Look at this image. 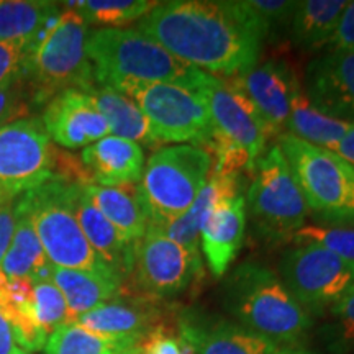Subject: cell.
Instances as JSON below:
<instances>
[{
	"mask_svg": "<svg viewBox=\"0 0 354 354\" xmlns=\"http://www.w3.org/2000/svg\"><path fill=\"white\" fill-rule=\"evenodd\" d=\"M17 209H19L17 228L10 246L0 263V269L8 279L26 277L32 282L51 281L53 264L46 258V253L38 240L32 218L19 201H17Z\"/></svg>",
	"mask_w": 354,
	"mask_h": 354,
	"instance_id": "24",
	"label": "cell"
},
{
	"mask_svg": "<svg viewBox=\"0 0 354 354\" xmlns=\"http://www.w3.org/2000/svg\"><path fill=\"white\" fill-rule=\"evenodd\" d=\"M131 274L136 286L148 297H177L201 277V251L146 232L133 246Z\"/></svg>",
	"mask_w": 354,
	"mask_h": 354,
	"instance_id": "12",
	"label": "cell"
},
{
	"mask_svg": "<svg viewBox=\"0 0 354 354\" xmlns=\"http://www.w3.org/2000/svg\"><path fill=\"white\" fill-rule=\"evenodd\" d=\"M32 312L48 336L59 326L71 323V313L63 292L53 281L33 282Z\"/></svg>",
	"mask_w": 354,
	"mask_h": 354,
	"instance_id": "31",
	"label": "cell"
},
{
	"mask_svg": "<svg viewBox=\"0 0 354 354\" xmlns=\"http://www.w3.org/2000/svg\"><path fill=\"white\" fill-rule=\"evenodd\" d=\"M136 344L130 339L109 338L71 322L48 336L44 354H123Z\"/></svg>",
	"mask_w": 354,
	"mask_h": 354,
	"instance_id": "29",
	"label": "cell"
},
{
	"mask_svg": "<svg viewBox=\"0 0 354 354\" xmlns=\"http://www.w3.org/2000/svg\"><path fill=\"white\" fill-rule=\"evenodd\" d=\"M214 169V158L207 149L192 145L158 148L145 165L136 194L146 220L177 218L184 215Z\"/></svg>",
	"mask_w": 354,
	"mask_h": 354,
	"instance_id": "7",
	"label": "cell"
},
{
	"mask_svg": "<svg viewBox=\"0 0 354 354\" xmlns=\"http://www.w3.org/2000/svg\"><path fill=\"white\" fill-rule=\"evenodd\" d=\"M56 154L41 118L24 117L0 127V202L57 180Z\"/></svg>",
	"mask_w": 354,
	"mask_h": 354,
	"instance_id": "10",
	"label": "cell"
},
{
	"mask_svg": "<svg viewBox=\"0 0 354 354\" xmlns=\"http://www.w3.org/2000/svg\"><path fill=\"white\" fill-rule=\"evenodd\" d=\"M41 122L53 143L66 149L87 148L110 135L109 125L87 92L68 88L48 100Z\"/></svg>",
	"mask_w": 354,
	"mask_h": 354,
	"instance_id": "14",
	"label": "cell"
},
{
	"mask_svg": "<svg viewBox=\"0 0 354 354\" xmlns=\"http://www.w3.org/2000/svg\"><path fill=\"white\" fill-rule=\"evenodd\" d=\"M322 338L333 354H354V290L328 310Z\"/></svg>",
	"mask_w": 354,
	"mask_h": 354,
	"instance_id": "32",
	"label": "cell"
},
{
	"mask_svg": "<svg viewBox=\"0 0 354 354\" xmlns=\"http://www.w3.org/2000/svg\"><path fill=\"white\" fill-rule=\"evenodd\" d=\"M99 109L102 117L107 122L110 135L133 141L140 146H159L148 118L141 112L138 105L122 92L110 87H94L87 92Z\"/></svg>",
	"mask_w": 354,
	"mask_h": 354,
	"instance_id": "23",
	"label": "cell"
},
{
	"mask_svg": "<svg viewBox=\"0 0 354 354\" xmlns=\"http://www.w3.org/2000/svg\"><path fill=\"white\" fill-rule=\"evenodd\" d=\"M136 28L183 63L221 79L258 66L266 38L243 0L159 2Z\"/></svg>",
	"mask_w": 354,
	"mask_h": 354,
	"instance_id": "1",
	"label": "cell"
},
{
	"mask_svg": "<svg viewBox=\"0 0 354 354\" xmlns=\"http://www.w3.org/2000/svg\"><path fill=\"white\" fill-rule=\"evenodd\" d=\"M135 354H194V351L179 333L176 335L161 323L136 344Z\"/></svg>",
	"mask_w": 354,
	"mask_h": 354,
	"instance_id": "36",
	"label": "cell"
},
{
	"mask_svg": "<svg viewBox=\"0 0 354 354\" xmlns=\"http://www.w3.org/2000/svg\"><path fill=\"white\" fill-rule=\"evenodd\" d=\"M284 354H315V353L307 351V349H302V348H287V351Z\"/></svg>",
	"mask_w": 354,
	"mask_h": 354,
	"instance_id": "42",
	"label": "cell"
},
{
	"mask_svg": "<svg viewBox=\"0 0 354 354\" xmlns=\"http://www.w3.org/2000/svg\"><path fill=\"white\" fill-rule=\"evenodd\" d=\"M161 313L149 302L110 300L77 318L79 325L115 339L140 343L159 323Z\"/></svg>",
	"mask_w": 354,
	"mask_h": 354,
	"instance_id": "21",
	"label": "cell"
},
{
	"mask_svg": "<svg viewBox=\"0 0 354 354\" xmlns=\"http://www.w3.org/2000/svg\"><path fill=\"white\" fill-rule=\"evenodd\" d=\"M246 198L238 194L225 198L201 230V250L215 277L227 274L243 245L246 232Z\"/></svg>",
	"mask_w": 354,
	"mask_h": 354,
	"instance_id": "18",
	"label": "cell"
},
{
	"mask_svg": "<svg viewBox=\"0 0 354 354\" xmlns=\"http://www.w3.org/2000/svg\"><path fill=\"white\" fill-rule=\"evenodd\" d=\"M196 92L209 107L214 131L240 146L254 171L271 135L251 100L230 79L207 73L197 84Z\"/></svg>",
	"mask_w": 354,
	"mask_h": 354,
	"instance_id": "13",
	"label": "cell"
},
{
	"mask_svg": "<svg viewBox=\"0 0 354 354\" xmlns=\"http://www.w3.org/2000/svg\"><path fill=\"white\" fill-rule=\"evenodd\" d=\"M37 39L0 41V86L24 79L26 61Z\"/></svg>",
	"mask_w": 354,
	"mask_h": 354,
	"instance_id": "35",
	"label": "cell"
},
{
	"mask_svg": "<svg viewBox=\"0 0 354 354\" xmlns=\"http://www.w3.org/2000/svg\"><path fill=\"white\" fill-rule=\"evenodd\" d=\"M346 0H304L297 2L290 19V38L304 50L325 48L333 37Z\"/></svg>",
	"mask_w": 354,
	"mask_h": 354,
	"instance_id": "27",
	"label": "cell"
},
{
	"mask_svg": "<svg viewBox=\"0 0 354 354\" xmlns=\"http://www.w3.org/2000/svg\"><path fill=\"white\" fill-rule=\"evenodd\" d=\"M86 50L95 84L118 92L161 82L196 91L205 74L177 59L138 28L88 30Z\"/></svg>",
	"mask_w": 354,
	"mask_h": 354,
	"instance_id": "2",
	"label": "cell"
},
{
	"mask_svg": "<svg viewBox=\"0 0 354 354\" xmlns=\"http://www.w3.org/2000/svg\"><path fill=\"white\" fill-rule=\"evenodd\" d=\"M349 123L335 120L322 113L305 95L300 81L295 84L290 100V113L287 122V133L318 148L335 151L339 140L349 130Z\"/></svg>",
	"mask_w": 354,
	"mask_h": 354,
	"instance_id": "26",
	"label": "cell"
},
{
	"mask_svg": "<svg viewBox=\"0 0 354 354\" xmlns=\"http://www.w3.org/2000/svg\"><path fill=\"white\" fill-rule=\"evenodd\" d=\"M81 161L91 183L102 187L140 184L146 165L143 148L138 143L112 135L84 148Z\"/></svg>",
	"mask_w": 354,
	"mask_h": 354,
	"instance_id": "19",
	"label": "cell"
},
{
	"mask_svg": "<svg viewBox=\"0 0 354 354\" xmlns=\"http://www.w3.org/2000/svg\"><path fill=\"white\" fill-rule=\"evenodd\" d=\"M335 153L354 167V125L349 127V130L344 133L343 138L339 140L338 146H336Z\"/></svg>",
	"mask_w": 354,
	"mask_h": 354,
	"instance_id": "41",
	"label": "cell"
},
{
	"mask_svg": "<svg viewBox=\"0 0 354 354\" xmlns=\"http://www.w3.org/2000/svg\"><path fill=\"white\" fill-rule=\"evenodd\" d=\"M28 99L25 94L24 79L0 86V127L26 117Z\"/></svg>",
	"mask_w": 354,
	"mask_h": 354,
	"instance_id": "37",
	"label": "cell"
},
{
	"mask_svg": "<svg viewBox=\"0 0 354 354\" xmlns=\"http://www.w3.org/2000/svg\"><path fill=\"white\" fill-rule=\"evenodd\" d=\"M17 201L0 202V263H2L3 256H6L8 246H10L13 233H15L17 228V220H19Z\"/></svg>",
	"mask_w": 354,
	"mask_h": 354,
	"instance_id": "39",
	"label": "cell"
},
{
	"mask_svg": "<svg viewBox=\"0 0 354 354\" xmlns=\"http://www.w3.org/2000/svg\"><path fill=\"white\" fill-rule=\"evenodd\" d=\"M73 207L88 245L102 259V263L113 274H117L122 281L130 276L135 243L127 241L120 232L100 214L99 209L87 197V194L84 192L82 184H74Z\"/></svg>",
	"mask_w": 354,
	"mask_h": 354,
	"instance_id": "20",
	"label": "cell"
},
{
	"mask_svg": "<svg viewBox=\"0 0 354 354\" xmlns=\"http://www.w3.org/2000/svg\"><path fill=\"white\" fill-rule=\"evenodd\" d=\"M88 25L74 8L66 7L38 35L26 61L24 81L33 84L37 97H55L68 88L91 92L95 87L86 43Z\"/></svg>",
	"mask_w": 354,
	"mask_h": 354,
	"instance_id": "4",
	"label": "cell"
},
{
	"mask_svg": "<svg viewBox=\"0 0 354 354\" xmlns=\"http://www.w3.org/2000/svg\"><path fill=\"white\" fill-rule=\"evenodd\" d=\"M179 335L194 354H284L281 346L236 322L218 317L184 313L179 318Z\"/></svg>",
	"mask_w": 354,
	"mask_h": 354,
	"instance_id": "17",
	"label": "cell"
},
{
	"mask_svg": "<svg viewBox=\"0 0 354 354\" xmlns=\"http://www.w3.org/2000/svg\"><path fill=\"white\" fill-rule=\"evenodd\" d=\"M302 88L322 113L354 125V53H325L313 59Z\"/></svg>",
	"mask_w": 354,
	"mask_h": 354,
	"instance_id": "16",
	"label": "cell"
},
{
	"mask_svg": "<svg viewBox=\"0 0 354 354\" xmlns=\"http://www.w3.org/2000/svg\"><path fill=\"white\" fill-rule=\"evenodd\" d=\"M84 192L127 241L136 243L145 236L148 220L138 194L127 187H102L97 184L82 185Z\"/></svg>",
	"mask_w": 354,
	"mask_h": 354,
	"instance_id": "25",
	"label": "cell"
},
{
	"mask_svg": "<svg viewBox=\"0 0 354 354\" xmlns=\"http://www.w3.org/2000/svg\"><path fill=\"white\" fill-rule=\"evenodd\" d=\"M243 6L258 24L264 37H268L272 30L281 28L290 24L297 2L289 0H243Z\"/></svg>",
	"mask_w": 354,
	"mask_h": 354,
	"instance_id": "34",
	"label": "cell"
},
{
	"mask_svg": "<svg viewBox=\"0 0 354 354\" xmlns=\"http://www.w3.org/2000/svg\"><path fill=\"white\" fill-rule=\"evenodd\" d=\"M253 174L246 215L250 214L266 240L290 241L292 234L305 225L308 207L279 145H272L259 158Z\"/></svg>",
	"mask_w": 354,
	"mask_h": 354,
	"instance_id": "8",
	"label": "cell"
},
{
	"mask_svg": "<svg viewBox=\"0 0 354 354\" xmlns=\"http://www.w3.org/2000/svg\"><path fill=\"white\" fill-rule=\"evenodd\" d=\"M61 10L46 0H0V41L37 39Z\"/></svg>",
	"mask_w": 354,
	"mask_h": 354,
	"instance_id": "28",
	"label": "cell"
},
{
	"mask_svg": "<svg viewBox=\"0 0 354 354\" xmlns=\"http://www.w3.org/2000/svg\"><path fill=\"white\" fill-rule=\"evenodd\" d=\"M13 354H32V353H26V351H24V349H17Z\"/></svg>",
	"mask_w": 354,
	"mask_h": 354,
	"instance_id": "44",
	"label": "cell"
},
{
	"mask_svg": "<svg viewBox=\"0 0 354 354\" xmlns=\"http://www.w3.org/2000/svg\"><path fill=\"white\" fill-rule=\"evenodd\" d=\"M73 187L74 183L51 180L21 196L19 202L28 212L46 258L55 268L113 274L88 245L79 225Z\"/></svg>",
	"mask_w": 354,
	"mask_h": 354,
	"instance_id": "6",
	"label": "cell"
},
{
	"mask_svg": "<svg viewBox=\"0 0 354 354\" xmlns=\"http://www.w3.org/2000/svg\"><path fill=\"white\" fill-rule=\"evenodd\" d=\"M282 282L305 312L322 313L354 290V263L320 246L286 251L279 264Z\"/></svg>",
	"mask_w": 354,
	"mask_h": 354,
	"instance_id": "11",
	"label": "cell"
},
{
	"mask_svg": "<svg viewBox=\"0 0 354 354\" xmlns=\"http://www.w3.org/2000/svg\"><path fill=\"white\" fill-rule=\"evenodd\" d=\"M136 348V346H135ZM135 348L133 349H130V351H127V353H123V354H135Z\"/></svg>",
	"mask_w": 354,
	"mask_h": 354,
	"instance_id": "45",
	"label": "cell"
},
{
	"mask_svg": "<svg viewBox=\"0 0 354 354\" xmlns=\"http://www.w3.org/2000/svg\"><path fill=\"white\" fill-rule=\"evenodd\" d=\"M297 246L313 245L354 263V227H320L304 225L290 238Z\"/></svg>",
	"mask_w": 354,
	"mask_h": 354,
	"instance_id": "33",
	"label": "cell"
},
{
	"mask_svg": "<svg viewBox=\"0 0 354 354\" xmlns=\"http://www.w3.org/2000/svg\"><path fill=\"white\" fill-rule=\"evenodd\" d=\"M138 105L159 145H192L205 149L214 135L209 107L192 88L176 84H140L122 92Z\"/></svg>",
	"mask_w": 354,
	"mask_h": 354,
	"instance_id": "9",
	"label": "cell"
},
{
	"mask_svg": "<svg viewBox=\"0 0 354 354\" xmlns=\"http://www.w3.org/2000/svg\"><path fill=\"white\" fill-rule=\"evenodd\" d=\"M228 79L251 100L271 138L287 133L292 94L299 82L289 66L282 61H268Z\"/></svg>",
	"mask_w": 354,
	"mask_h": 354,
	"instance_id": "15",
	"label": "cell"
},
{
	"mask_svg": "<svg viewBox=\"0 0 354 354\" xmlns=\"http://www.w3.org/2000/svg\"><path fill=\"white\" fill-rule=\"evenodd\" d=\"M51 281L63 292L68 304L71 322L99 305L117 299L122 289V279L113 274H102L53 266Z\"/></svg>",
	"mask_w": 354,
	"mask_h": 354,
	"instance_id": "22",
	"label": "cell"
},
{
	"mask_svg": "<svg viewBox=\"0 0 354 354\" xmlns=\"http://www.w3.org/2000/svg\"><path fill=\"white\" fill-rule=\"evenodd\" d=\"M158 3L153 0H79L66 2L64 6L74 8L88 26L125 28V25L148 15Z\"/></svg>",
	"mask_w": 354,
	"mask_h": 354,
	"instance_id": "30",
	"label": "cell"
},
{
	"mask_svg": "<svg viewBox=\"0 0 354 354\" xmlns=\"http://www.w3.org/2000/svg\"><path fill=\"white\" fill-rule=\"evenodd\" d=\"M223 305L236 323L286 348L299 343L313 323L282 279L258 263H243L230 274Z\"/></svg>",
	"mask_w": 354,
	"mask_h": 354,
	"instance_id": "3",
	"label": "cell"
},
{
	"mask_svg": "<svg viewBox=\"0 0 354 354\" xmlns=\"http://www.w3.org/2000/svg\"><path fill=\"white\" fill-rule=\"evenodd\" d=\"M7 281H8V277L6 276V274H3V271L2 269H0V290L3 289V287H6V284H7Z\"/></svg>",
	"mask_w": 354,
	"mask_h": 354,
	"instance_id": "43",
	"label": "cell"
},
{
	"mask_svg": "<svg viewBox=\"0 0 354 354\" xmlns=\"http://www.w3.org/2000/svg\"><path fill=\"white\" fill-rule=\"evenodd\" d=\"M277 140L315 218L328 227L354 225V167L335 151L305 143L290 133Z\"/></svg>",
	"mask_w": 354,
	"mask_h": 354,
	"instance_id": "5",
	"label": "cell"
},
{
	"mask_svg": "<svg viewBox=\"0 0 354 354\" xmlns=\"http://www.w3.org/2000/svg\"><path fill=\"white\" fill-rule=\"evenodd\" d=\"M17 342L8 322L0 313V354H13L17 351Z\"/></svg>",
	"mask_w": 354,
	"mask_h": 354,
	"instance_id": "40",
	"label": "cell"
},
{
	"mask_svg": "<svg viewBox=\"0 0 354 354\" xmlns=\"http://www.w3.org/2000/svg\"><path fill=\"white\" fill-rule=\"evenodd\" d=\"M325 48L326 53H354V0L348 2L339 17L333 37L330 38Z\"/></svg>",
	"mask_w": 354,
	"mask_h": 354,
	"instance_id": "38",
	"label": "cell"
}]
</instances>
